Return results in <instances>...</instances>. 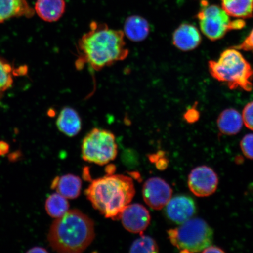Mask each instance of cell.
<instances>
[{"label":"cell","mask_w":253,"mask_h":253,"mask_svg":"<svg viewBox=\"0 0 253 253\" xmlns=\"http://www.w3.org/2000/svg\"><path fill=\"white\" fill-rule=\"evenodd\" d=\"M34 12L25 0H0V24L14 17H31Z\"/></svg>","instance_id":"obj_15"},{"label":"cell","mask_w":253,"mask_h":253,"mask_svg":"<svg viewBox=\"0 0 253 253\" xmlns=\"http://www.w3.org/2000/svg\"><path fill=\"white\" fill-rule=\"evenodd\" d=\"M77 50V68L82 69L87 65L94 71L122 61L129 54L123 31L96 21L90 23V30L79 39Z\"/></svg>","instance_id":"obj_1"},{"label":"cell","mask_w":253,"mask_h":253,"mask_svg":"<svg viewBox=\"0 0 253 253\" xmlns=\"http://www.w3.org/2000/svg\"><path fill=\"white\" fill-rule=\"evenodd\" d=\"M123 31L128 40L139 42L147 39L150 34V27L144 18L132 15L126 18Z\"/></svg>","instance_id":"obj_16"},{"label":"cell","mask_w":253,"mask_h":253,"mask_svg":"<svg viewBox=\"0 0 253 253\" xmlns=\"http://www.w3.org/2000/svg\"><path fill=\"white\" fill-rule=\"evenodd\" d=\"M218 183L217 174L208 166L195 168L188 176L189 188L193 194L199 197H208L214 194Z\"/></svg>","instance_id":"obj_8"},{"label":"cell","mask_w":253,"mask_h":253,"mask_svg":"<svg viewBox=\"0 0 253 253\" xmlns=\"http://www.w3.org/2000/svg\"><path fill=\"white\" fill-rule=\"evenodd\" d=\"M56 126L62 133L68 137H74L81 130V117L77 110L70 107H65L59 113Z\"/></svg>","instance_id":"obj_14"},{"label":"cell","mask_w":253,"mask_h":253,"mask_svg":"<svg viewBox=\"0 0 253 253\" xmlns=\"http://www.w3.org/2000/svg\"><path fill=\"white\" fill-rule=\"evenodd\" d=\"M28 253H46L47 251L45 249L41 248V247H36V248H31Z\"/></svg>","instance_id":"obj_28"},{"label":"cell","mask_w":253,"mask_h":253,"mask_svg":"<svg viewBox=\"0 0 253 253\" xmlns=\"http://www.w3.org/2000/svg\"><path fill=\"white\" fill-rule=\"evenodd\" d=\"M197 14L201 30L211 41L222 39L229 31L242 29L246 23L243 19L232 21L222 8L202 0Z\"/></svg>","instance_id":"obj_6"},{"label":"cell","mask_w":253,"mask_h":253,"mask_svg":"<svg viewBox=\"0 0 253 253\" xmlns=\"http://www.w3.org/2000/svg\"><path fill=\"white\" fill-rule=\"evenodd\" d=\"M120 219L123 226L128 232L141 233L149 226L151 216L149 211L143 205L129 204L123 211Z\"/></svg>","instance_id":"obj_11"},{"label":"cell","mask_w":253,"mask_h":253,"mask_svg":"<svg viewBox=\"0 0 253 253\" xmlns=\"http://www.w3.org/2000/svg\"><path fill=\"white\" fill-rule=\"evenodd\" d=\"M85 194L95 210L106 218L119 220L133 199L135 190L130 177L109 174L94 180Z\"/></svg>","instance_id":"obj_2"},{"label":"cell","mask_w":253,"mask_h":253,"mask_svg":"<svg viewBox=\"0 0 253 253\" xmlns=\"http://www.w3.org/2000/svg\"><path fill=\"white\" fill-rule=\"evenodd\" d=\"M202 253H224V251L219 247L215 246H210L205 249Z\"/></svg>","instance_id":"obj_27"},{"label":"cell","mask_w":253,"mask_h":253,"mask_svg":"<svg viewBox=\"0 0 253 253\" xmlns=\"http://www.w3.org/2000/svg\"><path fill=\"white\" fill-rule=\"evenodd\" d=\"M173 44L182 51L187 52L197 48L202 42V37L198 28L192 24L180 25L174 31Z\"/></svg>","instance_id":"obj_12"},{"label":"cell","mask_w":253,"mask_h":253,"mask_svg":"<svg viewBox=\"0 0 253 253\" xmlns=\"http://www.w3.org/2000/svg\"><path fill=\"white\" fill-rule=\"evenodd\" d=\"M221 8L231 17L251 18L253 17V0H220Z\"/></svg>","instance_id":"obj_19"},{"label":"cell","mask_w":253,"mask_h":253,"mask_svg":"<svg viewBox=\"0 0 253 253\" xmlns=\"http://www.w3.org/2000/svg\"><path fill=\"white\" fill-rule=\"evenodd\" d=\"M242 119L246 127L253 131V102L249 103L245 107L243 110Z\"/></svg>","instance_id":"obj_24"},{"label":"cell","mask_w":253,"mask_h":253,"mask_svg":"<svg viewBox=\"0 0 253 253\" xmlns=\"http://www.w3.org/2000/svg\"><path fill=\"white\" fill-rule=\"evenodd\" d=\"M159 252L156 240L147 236H142L132 243L130 253H158Z\"/></svg>","instance_id":"obj_21"},{"label":"cell","mask_w":253,"mask_h":253,"mask_svg":"<svg viewBox=\"0 0 253 253\" xmlns=\"http://www.w3.org/2000/svg\"><path fill=\"white\" fill-rule=\"evenodd\" d=\"M172 190L166 181L157 177L148 179L142 188L144 200L153 210L166 207L172 197Z\"/></svg>","instance_id":"obj_9"},{"label":"cell","mask_w":253,"mask_h":253,"mask_svg":"<svg viewBox=\"0 0 253 253\" xmlns=\"http://www.w3.org/2000/svg\"><path fill=\"white\" fill-rule=\"evenodd\" d=\"M240 148L245 157L253 160V134H247L242 138Z\"/></svg>","instance_id":"obj_23"},{"label":"cell","mask_w":253,"mask_h":253,"mask_svg":"<svg viewBox=\"0 0 253 253\" xmlns=\"http://www.w3.org/2000/svg\"><path fill=\"white\" fill-rule=\"evenodd\" d=\"M196 211L194 199L185 195L175 196L166 205L167 217L176 224H181L192 219Z\"/></svg>","instance_id":"obj_10"},{"label":"cell","mask_w":253,"mask_h":253,"mask_svg":"<svg viewBox=\"0 0 253 253\" xmlns=\"http://www.w3.org/2000/svg\"><path fill=\"white\" fill-rule=\"evenodd\" d=\"M9 145L5 141H0V156H4L8 153Z\"/></svg>","instance_id":"obj_26"},{"label":"cell","mask_w":253,"mask_h":253,"mask_svg":"<svg viewBox=\"0 0 253 253\" xmlns=\"http://www.w3.org/2000/svg\"><path fill=\"white\" fill-rule=\"evenodd\" d=\"M170 243L182 253L202 252L213 242V232L200 218L191 219L168 231Z\"/></svg>","instance_id":"obj_5"},{"label":"cell","mask_w":253,"mask_h":253,"mask_svg":"<svg viewBox=\"0 0 253 253\" xmlns=\"http://www.w3.org/2000/svg\"><path fill=\"white\" fill-rule=\"evenodd\" d=\"M94 236L93 220L81 211L72 210L53 221L47 239L57 252L79 253L92 243Z\"/></svg>","instance_id":"obj_3"},{"label":"cell","mask_w":253,"mask_h":253,"mask_svg":"<svg viewBox=\"0 0 253 253\" xmlns=\"http://www.w3.org/2000/svg\"><path fill=\"white\" fill-rule=\"evenodd\" d=\"M67 198L58 192L50 195L46 199L45 210L47 214L53 218L61 217L69 211Z\"/></svg>","instance_id":"obj_20"},{"label":"cell","mask_w":253,"mask_h":253,"mask_svg":"<svg viewBox=\"0 0 253 253\" xmlns=\"http://www.w3.org/2000/svg\"><path fill=\"white\" fill-rule=\"evenodd\" d=\"M117 154L115 136L106 129H91L82 142V156L87 162L105 165L115 160Z\"/></svg>","instance_id":"obj_7"},{"label":"cell","mask_w":253,"mask_h":253,"mask_svg":"<svg viewBox=\"0 0 253 253\" xmlns=\"http://www.w3.org/2000/svg\"><path fill=\"white\" fill-rule=\"evenodd\" d=\"M51 188L66 198L75 199L81 194L82 181L78 176L67 174L53 179Z\"/></svg>","instance_id":"obj_17"},{"label":"cell","mask_w":253,"mask_h":253,"mask_svg":"<svg viewBox=\"0 0 253 253\" xmlns=\"http://www.w3.org/2000/svg\"><path fill=\"white\" fill-rule=\"evenodd\" d=\"M65 0H37L35 11L41 19L48 23L58 21L64 14Z\"/></svg>","instance_id":"obj_13"},{"label":"cell","mask_w":253,"mask_h":253,"mask_svg":"<svg viewBox=\"0 0 253 253\" xmlns=\"http://www.w3.org/2000/svg\"><path fill=\"white\" fill-rule=\"evenodd\" d=\"M208 68L211 77L231 90H252L253 68L238 49L232 47L224 50L217 61L208 62Z\"/></svg>","instance_id":"obj_4"},{"label":"cell","mask_w":253,"mask_h":253,"mask_svg":"<svg viewBox=\"0 0 253 253\" xmlns=\"http://www.w3.org/2000/svg\"><path fill=\"white\" fill-rule=\"evenodd\" d=\"M217 124L221 133L227 135H235L239 133L242 128V116L235 109H227L218 117Z\"/></svg>","instance_id":"obj_18"},{"label":"cell","mask_w":253,"mask_h":253,"mask_svg":"<svg viewBox=\"0 0 253 253\" xmlns=\"http://www.w3.org/2000/svg\"><path fill=\"white\" fill-rule=\"evenodd\" d=\"M12 84L11 66L4 59L0 58V93L7 90Z\"/></svg>","instance_id":"obj_22"},{"label":"cell","mask_w":253,"mask_h":253,"mask_svg":"<svg viewBox=\"0 0 253 253\" xmlns=\"http://www.w3.org/2000/svg\"><path fill=\"white\" fill-rule=\"evenodd\" d=\"M233 47L238 50L252 52L253 53V28L249 36L246 38L241 43Z\"/></svg>","instance_id":"obj_25"}]
</instances>
